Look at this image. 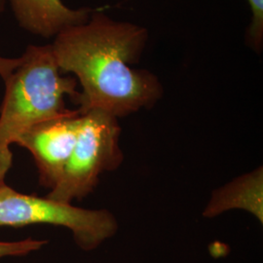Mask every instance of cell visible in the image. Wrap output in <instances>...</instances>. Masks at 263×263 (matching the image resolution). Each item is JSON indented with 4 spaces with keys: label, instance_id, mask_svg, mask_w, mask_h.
<instances>
[{
    "label": "cell",
    "instance_id": "obj_1",
    "mask_svg": "<svg viewBox=\"0 0 263 263\" xmlns=\"http://www.w3.org/2000/svg\"><path fill=\"white\" fill-rule=\"evenodd\" d=\"M148 39L147 28L97 10L84 24L57 35L51 44L57 64L82 87L76 102L80 114L97 109L118 119L159 100L158 77L132 66L140 62Z\"/></svg>",
    "mask_w": 263,
    "mask_h": 263
},
{
    "label": "cell",
    "instance_id": "obj_2",
    "mask_svg": "<svg viewBox=\"0 0 263 263\" xmlns=\"http://www.w3.org/2000/svg\"><path fill=\"white\" fill-rule=\"evenodd\" d=\"M52 45H29L21 64L5 80L0 107V146H9L21 133L53 119L79 112L69 110L65 97L76 102L79 92L73 77H64Z\"/></svg>",
    "mask_w": 263,
    "mask_h": 263
},
{
    "label": "cell",
    "instance_id": "obj_3",
    "mask_svg": "<svg viewBox=\"0 0 263 263\" xmlns=\"http://www.w3.org/2000/svg\"><path fill=\"white\" fill-rule=\"evenodd\" d=\"M34 223L68 228L85 251L94 250L117 230V222L107 211L86 210L48 197L22 194L0 182V227Z\"/></svg>",
    "mask_w": 263,
    "mask_h": 263
},
{
    "label": "cell",
    "instance_id": "obj_4",
    "mask_svg": "<svg viewBox=\"0 0 263 263\" xmlns=\"http://www.w3.org/2000/svg\"><path fill=\"white\" fill-rule=\"evenodd\" d=\"M81 117L76 146L61 179L47 196L67 204L88 195L100 174L119 160L120 127L117 118L97 109L81 114Z\"/></svg>",
    "mask_w": 263,
    "mask_h": 263
},
{
    "label": "cell",
    "instance_id": "obj_5",
    "mask_svg": "<svg viewBox=\"0 0 263 263\" xmlns=\"http://www.w3.org/2000/svg\"><path fill=\"white\" fill-rule=\"evenodd\" d=\"M80 113L39 123L21 133L13 143L27 148L35 160L40 182L53 188L61 179L76 146Z\"/></svg>",
    "mask_w": 263,
    "mask_h": 263
},
{
    "label": "cell",
    "instance_id": "obj_6",
    "mask_svg": "<svg viewBox=\"0 0 263 263\" xmlns=\"http://www.w3.org/2000/svg\"><path fill=\"white\" fill-rule=\"evenodd\" d=\"M20 26L42 37H56L59 33L90 19L95 10L71 9L62 0H9Z\"/></svg>",
    "mask_w": 263,
    "mask_h": 263
},
{
    "label": "cell",
    "instance_id": "obj_7",
    "mask_svg": "<svg viewBox=\"0 0 263 263\" xmlns=\"http://www.w3.org/2000/svg\"><path fill=\"white\" fill-rule=\"evenodd\" d=\"M262 169H257L215 192L204 216H215L227 210L244 209L262 222Z\"/></svg>",
    "mask_w": 263,
    "mask_h": 263
},
{
    "label": "cell",
    "instance_id": "obj_8",
    "mask_svg": "<svg viewBox=\"0 0 263 263\" xmlns=\"http://www.w3.org/2000/svg\"><path fill=\"white\" fill-rule=\"evenodd\" d=\"M251 9V22L246 30V43L257 55L263 49V0H248Z\"/></svg>",
    "mask_w": 263,
    "mask_h": 263
},
{
    "label": "cell",
    "instance_id": "obj_9",
    "mask_svg": "<svg viewBox=\"0 0 263 263\" xmlns=\"http://www.w3.org/2000/svg\"><path fill=\"white\" fill-rule=\"evenodd\" d=\"M47 241L26 239L17 242L0 241V257L4 256H22L40 250Z\"/></svg>",
    "mask_w": 263,
    "mask_h": 263
},
{
    "label": "cell",
    "instance_id": "obj_10",
    "mask_svg": "<svg viewBox=\"0 0 263 263\" xmlns=\"http://www.w3.org/2000/svg\"><path fill=\"white\" fill-rule=\"evenodd\" d=\"M12 152L9 146H0V182L3 181L12 165Z\"/></svg>",
    "mask_w": 263,
    "mask_h": 263
},
{
    "label": "cell",
    "instance_id": "obj_11",
    "mask_svg": "<svg viewBox=\"0 0 263 263\" xmlns=\"http://www.w3.org/2000/svg\"><path fill=\"white\" fill-rule=\"evenodd\" d=\"M21 64V57L16 59H7L0 55V76L5 81L14 69Z\"/></svg>",
    "mask_w": 263,
    "mask_h": 263
},
{
    "label": "cell",
    "instance_id": "obj_12",
    "mask_svg": "<svg viewBox=\"0 0 263 263\" xmlns=\"http://www.w3.org/2000/svg\"><path fill=\"white\" fill-rule=\"evenodd\" d=\"M5 8V0H0V13H2Z\"/></svg>",
    "mask_w": 263,
    "mask_h": 263
}]
</instances>
